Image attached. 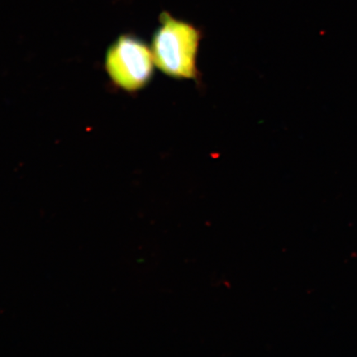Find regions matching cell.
<instances>
[{"label": "cell", "instance_id": "cell-1", "mask_svg": "<svg viewBox=\"0 0 357 357\" xmlns=\"http://www.w3.org/2000/svg\"><path fill=\"white\" fill-rule=\"evenodd\" d=\"M160 20V25L151 44L155 65L168 77L198 79L196 61L201 40L199 29L168 13H163Z\"/></svg>", "mask_w": 357, "mask_h": 357}, {"label": "cell", "instance_id": "cell-2", "mask_svg": "<svg viewBox=\"0 0 357 357\" xmlns=\"http://www.w3.org/2000/svg\"><path fill=\"white\" fill-rule=\"evenodd\" d=\"M154 65L151 49L133 36L120 38L107 55V70L111 78L128 91H137L149 83Z\"/></svg>", "mask_w": 357, "mask_h": 357}]
</instances>
